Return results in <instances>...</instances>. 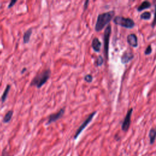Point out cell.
Listing matches in <instances>:
<instances>
[{"label":"cell","instance_id":"18","mask_svg":"<svg viewBox=\"0 0 156 156\" xmlns=\"http://www.w3.org/2000/svg\"><path fill=\"white\" fill-rule=\"evenodd\" d=\"M93 78L92 76V75L90 74H88L87 75H85V77H84V80L88 83H91L93 81Z\"/></svg>","mask_w":156,"mask_h":156},{"label":"cell","instance_id":"9","mask_svg":"<svg viewBox=\"0 0 156 156\" xmlns=\"http://www.w3.org/2000/svg\"><path fill=\"white\" fill-rule=\"evenodd\" d=\"M127 42L128 44L133 48H137L138 45V38L135 34H130L127 36Z\"/></svg>","mask_w":156,"mask_h":156},{"label":"cell","instance_id":"15","mask_svg":"<svg viewBox=\"0 0 156 156\" xmlns=\"http://www.w3.org/2000/svg\"><path fill=\"white\" fill-rule=\"evenodd\" d=\"M11 85L10 84L7 85V86H6V88H5L4 91L2 95V96H1V101L3 103L6 101V100L7 99L9 93L10 92V90H11Z\"/></svg>","mask_w":156,"mask_h":156},{"label":"cell","instance_id":"3","mask_svg":"<svg viewBox=\"0 0 156 156\" xmlns=\"http://www.w3.org/2000/svg\"><path fill=\"white\" fill-rule=\"evenodd\" d=\"M113 22L115 24L126 29H132L135 25L132 19L122 16H116L113 18Z\"/></svg>","mask_w":156,"mask_h":156},{"label":"cell","instance_id":"17","mask_svg":"<svg viewBox=\"0 0 156 156\" xmlns=\"http://www.w3.org/2000/svg\"><path fill=\"white\" fill-rule=\"evenodd\" d=\"M104 63V59L103 57L101 56H99L97 59L96 61V65L97 67H101Z\"/></svg>","mask_w":156,"mask_h":156},{"label":"cell","instance_id":"21","mask_svg":"<svg viewBox=\"0 0 156 156\" xmlns=\"http://www.w3.org/2000/svg\"><path fill=\"white\" fill-rule=\"evenodd\" d=\"M17 1H16V0H12V1H11V2H10L9 4L8 5V9H11V7H12L14 6V4H16Z\"/></svg>","mask_w":156,"mask_h":156},{"label":"cell","instance_id":"5","mask_svg":"<svg viewBox=\"0 0 156 156\" xmlns=\"http://www.w3.org/2000/svg\"><path fill=\"white\" fill-rule=\"evenodd\" d=\"M97 111H95V112H92V113H90L88 115V117L86 118V120H85L84 122L82 123V124L80 126L79 128L78 129L76 133H75V134L74 135V138H73L74 140H76L78 138L80 134L82 132V131L85 129V128H86L87 126L89 124V123L92 122L93 117H95V115L97 114Z\"/></svg>","mask_w":156,"mask_h":156},{"label":"cell","instance_id":"12","mask_svg":"<svg viewBox=\"0 0 156 156\" xmlns=\"http://www.w3.org/2000/svg\"><path fill=\"white\" fill-rule=\"evenodd\" d=\"M32 33V29L30 28L24 33L23 35V43L24 44H27L29 42L31 39V35Z\"/></svg>","mask_w":156,"mask_h":156},{"label":"cell","instance_id":"14","mask_svg":"<svg viewBox=\"0 0 156 156\" xmlns=\"http://www.w3.org/2000/svg\"><path fill=\"white\" fill-rule=\"evenodd\" d=\"M13 115H14L13 110H9V111L6 113V115H4V117L3 120V122L4 123H9L10 121L12 120Z\"/></svg>","mask_w":156,"mask_h":156},{"label":"cell","instance_id":"16","mask_svg":"<svg viewBox=\"0 0 156 156\" xmlns=\"http://www.w3.org/2000/svg\"><path fill=\"white\" fill-rule=\"evenodd\" d=\"M151 18V14L149 12H145L142 14L140 16V19L141 20H149Z\"/></svg>","mask_w":156,"mask_h":156},{"label":"cell","instance_id":"22","mask_svg":"<svg viewBox=\"0 0 156 156\" xmlns=\"http://www.w3.org/2000/svg\"><path fill=\"white\" fill-rule=\"evenodd\" d=\"M1 156H11L9 153H7V150L6 149H4L3 151V152H2V154H1Z\"/></svg>","mask_w":156,"mask_h":156},{"label":"cell","instance_id":"20","mask_svg":"<svg viewBox=\"0 0 156 156\" xmlns=\"http://www.w3.org/2000/svg\"><path fill=\"white\" fill-rule=\"evenodd\" d=\"M155 26H156V5L155 6V12H154V19H153V21L151 23L152 28H154Z\"/></svg>","mask_w":156,"mask_h":156},{"label":"cell","instance_id":"1","mask_svg":"<svg viewBox=\"0 0 156 156\" xmlns=\"http://www.w3.org/2000/svg\"><path fill=\"white\" fill-rule=\"evenodd\" d=\"M115 14V12L114 11H110L107 12L99 14L97 17L96 24H95V31L97 32L102 31L105 26L112 21Z\"/></svg>","mask_w":156,"mask_h":156},{"label":"cell","instance_id":"23","mask_svg":"<svg viewBox=\"0 0 156 156\" xmlns=\"http://www.w3.org/2000/svg\"><path fill=\"white\" fill-rule=\"evenodd\" d=\"M89 2H90V1H88V0H87V1H86L85 2V3H84V11H85V10H86V9H87V7H88V6Z\"/></svg>","mask_w":156,"mask_h":156},{"label":"cell","instance_id":"25","mask_svg":"<svg viewBox=\"0 0 156 156\" xmlns=\"http://www.w3.org/2000/svg\"><path fill=\"white\" fill-rule=\"evenodd\" d=\"M1 5H0V8H1Z\"/></svg>","mask_w":156,"mask_h":156},{"label":"cell","instance_id":"7","mask_svg":"<svg viewBox=\"0 0 156 156\" xmlns=\"http://www.w3.org/2000/svg\"><path fill=\"white\" fill-rule=\"evenodd\" d=\"M65 112V108L63 107L62 109H60L57 112L50 115L48 117L46 125L48 126V125L51 124V123L57 122V120H59L63 116Z\"/></svg>","mask_w":156,"mask_h":156},{"label":"cell","instance_id":"4","mask_svg":"<svg viewBox=\"0 0 156 156\" xmlns=\"http://www.w3.org/2000/svg\"><path fill=\"white\" fill-rule=\"evenodd\" d=\"M112 32V27L110 25H108L105 29L104 33V53L105 59L109 60V42L110 37Z\"/></svg>","mask_w":156,"mask_h":156},{"label":"cell","instance_id":"24","mask_svg":"<svg viewBox=\"0 0 156 156\" xmlns=\"http://www.w3.org/2000/svg\"><path fill=\"white\" fill-rule=\"evenodd\" d=\"M25 71H26V68H24L22 70V73H23Z\"/></svg>","mask_w":156,"mask_h":156},{"label":"cell","instance_id":"19","mask_svg":"<svg viewBox=\"0 0 156 156\" xmlns=\"http://www.w3.org/2000/svg\"><path fill=\"white\" fill-rule=\"evenodd\" d=\"M153 51V49H152V47L151 45H149L146 48V49L145 50V55H149L151 54Z\"/></svg>","mask_w":156,"mask_h":156},{"label":"cell","instance_id":"2","mask_svg":"<svg viewBox=\"0 0 156 156\" xmlns=\"http://www.w3.org/2000/svg\"><path fill=\"white\" fill-rule=\"evenodd\" d=\"M51 70L49 69L43 70L34 78L30 85H31V86L36 87L37 88H40L47 83L50 78V76H51Z\"/></svg>","mask_w":156,"mask_h":156},{"label":"cell","instance_id":"13","mask_svg":"<svg viewBox=\"0 0 156 156\" xmlns=\"http://www.w3.org/2000/svg\"><path fill=\"white\" fill-rule=\"evenodd\" d=\"M151 7V4L149 1H145L142 3L140 6L137 7V11L138 12H142V11L145 9H149Z\"/></svg>","mask_w":156,"mask_h":156},{"label":"cell","instance_id":"11","mask_svg":"<svg viewBox=\"0 0 156 156\" xmlns=\"http://www.w3.org/2000/svg\"><path fill=\"white\" fill-rule=\"evenodd\" d=\"M149 144L153 145L156 140V128H153L150 129L149 132Z\"/></svg>","mask_w":156,"mask_h":156},{"label":"cell","instance_id":"8","mask_svg":"<svg viewBox=\"0 0 156 156\" xmlns=\"http://www.w3.org/2000/svg\"><path fill=\"white\" fill-rule=\"evenodd\" d=\"M134 58V54L132 51L128 50V51H126L122 55V56L121 57V62L123 64L128 63Z\"/></svg>","mask_w":156,"mask_h":156},{"label":"cell","instance_id":"10","mask_svg":"<svg viewBox=\"0 0 156 156\" xmlns=\"http://www.w3.org/2000/svg\"><path fill=\"white\" fill-rule=\"evenodd\" d=\"M92 47L95 52L99 53L100 51L101 48V42H100V40L98 39V38L95 37L93 39Z\"/></svg>","mask_w":156,"mask_h":156},{"label":"cell","instance_id":"6","mask_svg":"<svg viewBox=\"0 0 156 156\" xmlns=\"http://www.w3.org/2000/svg\"><path fill=\"white\" fill-rule=\"evenodd\" d=\"M132 112H133V109L132 108L129 109L123 120L122 125V130L124 132H128L130 128V123H131V116H132Z\"/></svg>","mask_w":156,"mask_h":156}]
</instances>
